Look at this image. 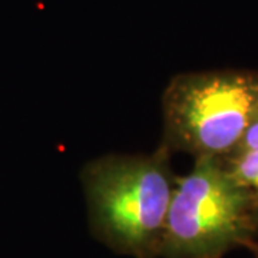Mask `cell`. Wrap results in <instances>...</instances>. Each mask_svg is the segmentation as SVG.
<instances>
[{
  "label": "cell",
  "instance_id": "7a4b0ae2",
  "mask_svg": "<svg viewBox=\"0 0 258 258\" xmlns=\"http://www.w3.org/2000/svg\"><path fill=\"white\" fill-rule=\"evenodd\" d=\"M257 115L258 74L179 75L164 95L166 145L221 159L240 147Z\"/></svg>",
  "mask_w": 258,
  "mask_h": 258
},
{
  "label": "cell",
  "instance_id": "8992f818",
  "mask_svg": "<svg viewBox=\"0 0 258 258\" xmlns=\"http://www.w3.org/2000/svg\"><path fill=\"white\" fill-rule=\"evenodd\" d=\"M254 215H255V222H257L258 228V195L254 197Z\"/></svg>",
  "mask_w": 258,
  "mask_h": 258
},
{
  "label": "cell",
  "instance_id": "3957f363",
  "mask_svg": "<svg viewBox=\"0 0 258 258\" xmlns=\"http://www.w3.org/2000/svg\"><path fill=\"white\" fill-rule=\"evenodd\" d=\"M174 184L168 148L148 157L103 158L86 172L96 222L112 242L135 254L161 245Z\"/></svg>",
  "mask_w": 258,
  "mask_h": 258
},
{
  "label": "cell",
  "instance_id": "6da1fadb",
  "mask_svg": "<svg viewBox=\"0 0 258 258\" xmlns=\"http://www.w3.org/2000/svg\"><path fill=\"white\" fill-rule=\"evenodd\" d=\"M254 194L235 182L217 158H197L175 179L161 247L176 258H217L248 244L257 222Z\"/></svg>",
  "mask_w": 258,
  "mask_h": 258
},
{
  "label": "cell",
  "instance_id": "5b68a950",
  "mask_svg": "<svg viewBox=\"0 0 258 258\" xmlns=\"http://www.w3.org/2000/svg\"><path fill=\"white\" fill-rule=\"evenodd\" d=\"M238 148H248V149H258V115L251 123V126L247 131L245 137L242 139Z\"/></svg>",
  "mask_w": 258,
  "mask_h": 258
},
{
  "label": "cell",
  "instance_id": "277c9868",
  "mask_svg": "<svg viewBox=\"0 0 258 258\" xmlns=\"http://www.w3.org/2000/svg\"><path fill=\"white\" fill-rule=\"evenodd\" d=\"M220 161L235 182L258 195V149L237 148Z\"/></svg>",
  "mask_w": 258,
  "mask_h": 258
}]
</instances>
